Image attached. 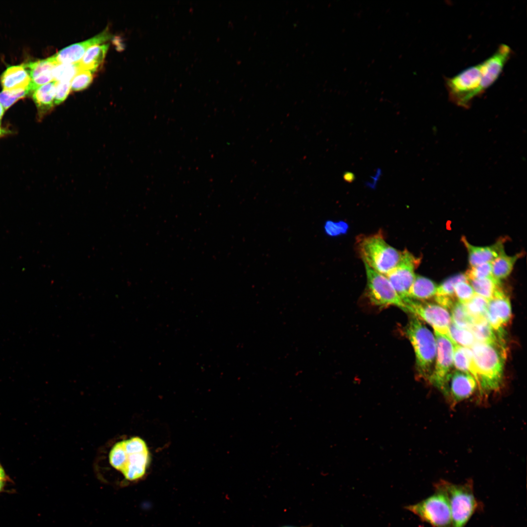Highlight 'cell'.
I'll list each match as a JSON object with an SVG mask.
<instances>
[{
	"instance_id": "cell-20",
	"label": "cell",
	"mask_w": 527,
	"mask_h": 527,
	"mask_svg": "<svg viewBox=\"0 0 527 527\" xmlns=\"http://www.w3.org/2000/svg\"><path fill=\"white\" fill-rule=\"evenodd\" d=\"M109 48V44H100L90 47L78 62L80 70L93 73L103 63Z\"/></svg>"
},
{
	"instance_id": "cell-21",
	"label": "cell",
	"mask_w": 527,
	"mask_h": 527,
	"mask_svg": "<svg viewBox=\"0 0 527 527\" xmlns=\"http://www.w3.org/2000/svg\"><path fill=\"white\" fill-rule=\"evenodd\" d=\"M437 286L430 279L415 275L414 281L409 289V297L411 300L424 301L435 296Z\"/></svg>"
},
{
	"instance_id": "cell-29",
	"label": "cell",
	"mask_w": 527,
	"mask_h": 527,
	"mask_svg": "<svg viewBox=\"0 0 527 527\" xmlns=\"http://www.w3.org/2000/svg\"><path fill=\"white\" fill-rule=\"evenodd\" d=\"M463 281L468 282L465 274H456L446 279L437 286L435 296L455 298L454 286L457 283Z\"/></svg>"
},
{
	"instance_id": "cell-8",
	"label": "cell",
	"mask_w": 527,
	"mask_h": 527,
	"mask_svg": "<svg viewBox=\"0 0 527 527\" xmlns=\"http://www.w3.org/2000/svg\"><path fill=\"white\" fill-rule=\"evenodd\" d=\"M367 279V294L371 303L376 306L393 305L407 312L406 304L384 275L374 271L365 264Z\"/></svg>"
},
{
	"instance_id": "cell-22",
	"label": "cell",
	"mask_w": 527,
	"mask_h": 527,
	"mask_svg": "<svg viewBox=\"0 0 527 527\" xmlns=\"http://www.w3.org/2000/svg\"><path fill=\"white\" fill-rule=\"evenodd\" d=\"M453 365L457 370L471 374L478 383L477 375L470 348L454 343Z\"/></svg>"
},
{
	"instance_id": "cell-31",
	"label": "cell",
	"mask_w": 527,
	"mask_h": 527,
	"mask_svg": "<svg viewBox=\"0 0 527 527\" xmlns=\"http://www.w3.org/2000/svg\"><path fill=\"white\" fill-rule=\"evenodd\" d=\"M30 93V91L26 89L3 90L0 93V103L6 110L17 101L25 97Z\"/></svg>"
},
{
	"instance_id": "cell-30",
	"label": "cell",
	"mask_w": 527,
	"mask_h": 527,
	"mask_svg": "<svg viewBox=\"0 0 527 527\" xmlns=\"http://www.w3.org/2000/svg\"><path fill=\"white\" fill-rule=\"evenodd\" d=\"M79 70L78 62L72 64H58L52 70L53 81L56 82L71 81Z\"/></svg>"
},
{
	"instance_id": "cell-6",
	"label": "cell",
	"mask_w": 527,
	"mask_h": 527,
	"mask_svg": "<svg viewBox=\"0 0 527 527\" xmlns=\"http://www.w3.org/2000/svg\"><path fill=\"white\" fill-rule=\"evenodd\" d=\"M404 508L432 527L452 526L448 499L440 482L434 485V492L432 495Z\"/></svg>"
},
{
	"instance_id": "cell-10",
	"label": "cell",
	"mask_w": 527,
	"mask_h": 527,
	"mask_svg": "<svg viewBox=\"0 0 527 527\" xmlns=\"http://www.w3.org/2000/svg\"><path fill=\"white\" fill-rule=\"evenodd\" d=\"M420 262L418 258L404 250L399 263L385 275L405 304L411 300L409 291L415 279L414 270Z\"/></svg>"
},
{
	"instance_id": "cell-24",
	"label": "cell",
	"mask_w": 527,
	"mask_h": 527,
	"mask_svg": "<svg viewBox=\"0 0 527 527\" xmlns=\"http://www.w3.org/2000/svg\"><path fill=\"white\" fill-rule=\"evenodd\" d=\"M520 253L514 256L507 255L505 251L491 262L492 274L496 279L501 281L511 273L516 261L521 257Z\"/></svg>"
},
{
	"instance_id": "cell-13",
	"label": "cell",
	"mask_w": 527,
	"mask_h": 527,
	"mask_svg": "<svg viewBox=\"0 0 527 527\" xmlns=\"http://www.w3.org/2000/svg\"><path fill=\"white\" fill-rule=\"evenodd\" d=\"M511 314L510 299L500 288L488 301L486 318L502 339H504L505 326L510 321Z\"/></svg>"
},
{
	"instance_id": "cell-11",
	"label": "cell",
	"mask_w": 527,
	"mask_h": 527,
	"mask_svg": "<svg viewBox=\"0 0 527 527\" xmlns=\"http://www.w3.org/2000/svg\"><path fill=\"white\" fill-rule=\"evenodd\" d=\"M480 389L475 379L470 374L459 370H452L441 391L449 405L454 407L471 398Z\"/></svg>"
},
{
	"instance_id": "cell-9",
	"label": "cell",
	"mask_w": 527,
	"mask_h": 527,
	"mask_svg": "<svg viewBox=\"0 0 527 527\" xmlns=\"http://www.w3.org/2000/svg\"><path fill=\"white\" fill-rule=\"evenodd\" d=\"M436 357L432 373L428 382L441 392L453 366L454 343L447 335L434 331Z\"/></svg>"
},
{
	"instance_id": "cell-41",
	"label": "cell",
	"mask_w": 527,
	"mask_h": 527,
	"mask_svg": "<svg viewBox=\"0 0 527 527\" xmlns=\"http://www.w3.org/2000/svg\"><path fill=\"white\" fill-rule=\"evenodd\" d=\"M280 527H311V525L303 526H284Z\"/></svg>"
},
{
	"instance_id": "cell-25",
	"label": "cell",
	"mask_w": 527,
	"mask_h": 527,
	"mask_svg": "<svg viewBox=\"0 0 527 527\" xmlns=\"http://www.w3.org/2000/svg\"><path fill=\"white\" fill-rule=\"evenodd\" d=\"M472 286L475 294L480 295L487 300H489L494 296L495 292L500 288V281L493 277L482 279H470L468 280Z\"/></svg>"
},
{
	"instance_id": "cell-34",
	"label": "cell",
	"mask_w": 527,
	"mask_h": 527,
	"mask_svg": "<svg viewBox=\"0 0 527 527\" xmlns=\"http://www.w3.org/2000/svg\"><path fill=\"white\" fill-rule=\"evenodd\" d=\"M467 280L470 279H482L493 277L491 262L484 263L475 266L471 267L465 274Z\"/></svg>"
},
{
	"instance_id": "cell-17",
	"label": "cell",
	"mask_w": 527,
	"mask_h": 527,
	"mask_svg": "<svg viewBox=\"0 0 527 527\" xmlns=\"http://www.w3.org/2000/svg\"><path fill=\"white\" fill-rule=\"evenodd\" d=\"M462 242L464 244L468 253V261L471 267L491 262L504 252V242L498 241L494 244L487 246H476L469 243L465 237H462Z\"/></svg>"
},
{
	"instance_id": "cell-28",
	"label": "cell",
	"mask_w": 527,
	"mask_h": 527,
	"mask_svg": "<svg viewBox=\"0 0 527 527\" xmlns=\"http://www.w3.org/2000/svg\"><path fill=\"white\" fill-rule=\"evenodd\" d=\"M488 300L476 294L464 304L466 310L474 320L486 318Z\"/></svg>"
},
{
	"instance_id": "cell-4",
	"label": "cell",
	"mask_w": 527,
	"mask_h": 527,
	"mask_svg": "<svg viewBox=\"0 0 527 527\" xmlns=\"http://www.w3.org/2000/svg\"><path fill=\"white\" fill-rule=\"evenodd\" d=\"M357 247L364 264L384 275L397 265L402 256V251L388 244L379 233L360 237Z\"/></svg>"
},
{
	"instance_id": "cell-32",
	"label": "cell",
	"mask_w": 527,
	"mask_h": 527,
	"mask_svg": "<svg viewBox=\"0 0 527 527\" xmlns=\"http://www.w3.org/2000/svg\"><path fill=\"white\" fill-rule=\"evenodd\" d=\"M93 80L92 73L85 70H79L71 81V89L74 91L85 89Z\"/></svg>"
},
{
	"instance_id": "cell-19",
	"label": "cell",
	"mask_w": 527,
	"mask_h": 527,
	"mask_svg": "<svg viewBox=\"0 0 527 527\" xmlns=\"http://www.w3.org/2000/svg\"><path fill=\"white\" fill-rule=\"evenodd\" d=\"M56 85V81H53L37 87L32 92V99L40 118L51 112L55 107Z\"/></svg>"
},
{
	"instance_id": "cell-42",
	"label": "cell",
	"mask_w": 527,
	"mask_h": 527,
	"mask_svg": "<svg viewBox=\"0 0 527 527\" xmlns=\"http://www.w3.org/2000/svg\"><path fill=\"white\" fill-rule=\"evenodd\" d=\"M4 481L0 480V492H1L4 487Z\"/></svg>"
},
{
	"instance_id": "cell-40",
	"label": "cell",
	"mask_w": 527,
	"mask_h": 527,
	"mask_svg": "<svg viewBox=\"0 0 527 527\" xmlns=\"http://www.w3.org/2000/svg\"><path fill=\"white\" fill-rule=\"evenodd\" d=\"M4 108L0 103V122L4 113Z\"/></svg>"
},
{
	"instance_id": "cell-37",
	"label": "cell",
	"mask_w": 527,
	"mask_h": 527,
	"mask_svg": "<svg viewBox=\"0 0 527 527\" xmlns=\"http://www.w3.org/2000/svg\"><path fill=\"white\" fill-rule=\"evenodd\" d=\"M0 480L5 481L8 480V477L6 475L3 468L0 465Z\"/></svg>"
},
{
	"instance_id": "cell-33",
	"label": "cell",
	"mask_w": 527,
	"mask_h": 527,
	"mask_svg": "<svg viewBox=\"0 0 527 527\" xmlns=\"http://www.w3.org/2000/svg\"><path fill=\"white\" fill-rule=\"evenodd\" d=\"M454 294L457 301L465 304L474 296L475 293L468 282L463 281L455 284Z\"/></svg>"
},
{
	"instance_id": "cell-3",
	"label": "cell",
	"mask_w": 527,
	"mask_h": 527,
	"mask_svg": "<svg viewBox=\"0 0 527 527\" xmlns=\"http://www.w3.org/2000/svg\"><path fill=\"white\" fill-rule=\"evenodd\" d=\"M405 332L414 349L418 375L428 382L432 373L436 357L435 336L422 320L412 314Z\"/></svg>"
},
{
	"instance_id": "cell-23",
	"label": "cell",
	"mask_w": 527,
	"mask_h": 527,
	"mask_svg": "<svg viewBox=\"0 0 527 527\" xmlns=\"http://www.w3.org/2000/svg\"><path fill=\"white\" fill-rule=\"evenodd\" d=\"M469 330L477 342L491 343L505 341L504 339L499 337L486 318L474 320Z\"/></svg>"
},
{
	"instance_id": "cell-1",
	"label": "cell",
	"mask_w": 527,
	"mask_h": 527,
	"mask_svg": "<svg viewBox=\"0 0 527 527\" xmlns=\"http://www.w3.org/2000/svg\"><path fill=\"white\" fill-rule=\"evenodd\" d=\"M481 396L499 390L503 382L507 358L505 341H476L470 348Z\"/></svg>"
},
{
	"instance_id": "cell-12",
	"label": "cell",
	"mask_w": 527,
	"mask_h": 527,
	"mask_svg": "<svg viewBox=\"0 0 527 527\" xmlns=\"http://www.w3.org/2000/svg\"><path fill=\"white\" fill-rule=\"evenodd\" d=\"M407 312L430 324L434 331L448 335L451 322L448 310L438 304L411 300L406 304Z\"/></svg>"
},
{
	"instance_id": "cell-26",
	"label": "cell",
	"mask_w": 527,
	"mask_h": 527,
	"mask_svg": "<svg viewBox=\"0 0 527 527\" xmlns=\"http://www.w3.org/2000/svg\"><path fill=\"white\" fill-rule=\"evenodd\" d=\"M450 309L451 322L460 328L469 330L474 320L468 313L464 304L457 301Z\"/></svg>"
},
{
	"instance_id": "cell-5",
	"label": "cell",
	"mask_w": 527,
	"mask_h": 527,
	"mask_svg": "<svg viewBox=\"0 0 527 527\" xmlns=\"http://www.w3.org/2000/svg\"><path fill=\"white\" fill-rule=\"evenodd\" d=\"M439 482L448 499L451 527H465L472 515L482 507V504L474 495L472 481L468 480L461 484L445 480Z\"/></svg>"
},
{
	"instance_id": "cell-39",
	"label": "cell",
	"mask_w": 527,
	"mask_h": 527,
	"mask_svg": "<svg viewBox=\"0 0 527 527\" xmlns=\"http://www.w3.org/2000/svg\"><path fill=\"white\" fill-rule=\"evenodd\" d=\"M8 133V132L7 130H6L5 129H4L2 128H1L0 127V137L5 135V134H7Z\"/></svg>"
},
{
	"instance_id": "cell-18",
	"label": "cell",
	"mask_w": 527,
	"mask_h": 527,
	"mask_svg": "<svg viewBox=\"0 0 527 527\" xmlns=\"http://www.w3.org/2000/svg\"><path fill=\"white\" fill-rule=\"evenodd\" d=\"M3 90L26 89L31 91V80L24 64L8 67L0 76Z\"/></svg>"
},
{
	"instance_id": "cell-2",
	"label": "cell",
	"mask_w": 527,
	"mask_h": 527,
	"mask_svg": "<svg viewBox=\"0 0 527 527\" xmlns=\"http://www.w3.org/2000/svg\"><path fill=\"white\" fill-rule=\"evenodd\" d=\"M150 459L147 444L139 437L116 443L109 454L110 465L130 481L139 480L144 476Z\"/></svg>"
},
{
	"instance_id": "cell-7",
	"label": "cell",
	"mask_w": 527,
	"mask_h": 527,
	"mask_svg": "<svg viewBox=\"0 0 527 527\" xmlns=\"http://www.w3.org/2000/svg\"><path fill=\"white\" fill-rule=\"evenodd\" d=\"M481 82L480 63L446 78V87L449 100L458 106L468 108L473 99L483 93Z\"/></svg>"
},
{
	"instance_id": "cell-35",
	"label": "cell",
	"mask_w": 527,
	"mask_h": 527,
	"mask_svg": "<svg viewBox=\"0 0 527 527\" xmlns=\"http://www.w3.org/2000/svg\"><path fill=\"white\" fill-rule=\"evenodd\" d=\"M348 229V224L344 221H326L324 225V233L328 236L335 237L346 234Z\"/></svg>"
},
{
	"instance_id": "cell-38",
	"label": "cell",
	"mask_w": 527,
	"mask_h": 527,
	"mask_svg": "<svg viewBox=\"0 0 527 527\" xmlns=\"http://www.w3.org/2000/svg\"><path fill=\"white\" fill-rule=\"evenodd\" d=\"M353 178L354 176H352V174L350 173H347L344 175L345 179L348 182L352 181V180H353Z\"/></svg>"
},
{
	"instance_id": "cell-36",
	"label": "cell",
	"mask_w": 527,
	"mask_h": 527,
	"mask_svg": "<svg viewBox=\"0 0 527 527\" xmlns=\"http://www.w3.org/2000/svg\"><path fill=\"white\" fill-rule=\"evenodd\" d=\"M71 81H65L56 82L54 100L55 106L60 105L67 98L71 89Z\"/></svg>"
},
{
	"instance_id": "cell-15",
	"label": "cell",
	"mask_w": 527,
	"mask_h": 527,
	"mask_svg": "<svg viewBox=\"0 0 527 527\" xmlns=\"http://www.w3.org/2000/svg\"><path fill=\"white\" fill-rule=\"evenodd\" d=\"M111 35L108 28L100 33L84 41L65 47L53 55L57 64H72L80 61L86 51L91 46L108 41Z\"/></svg>"
},
{
	"instance_id": "cell-14",
	"label": "cell",
	"mask_w": 527,
	"mask_h": 527,
	"mask_svg": "<svg viewBox=\"0 0 527 527\" xmlns=\"http://www.w3.org/2000/svg\"><path fill=\"white\" fill-rule=\"evenodd\" d=\"M511 54V48L506 44L502 43L492 55L480 63L483 93L498 80Z\"/></svg>"
},
{
	"instance_id": "cell-16",
	"label": "cell",
	"mask_w": 527,
	"mask_h": 527,
	"mask_svg": "<svg viewBox=\"0 0 527 527\" xmlns=\"http://www.w3.org/2000/svg\"><path fill=\"white\" fill-rule=\"evenodd\" d=\"M31 80V91L53 81L52 70L58 64L53 56L24 63Z\"/></svg>"
},
{
	"instance_id": "cell-27",
	"label": "cell",
	"mask_w": 527,
	"mask_h": 527,
	"mask_svg": "<svg viewBox=\"0 0 527 527\" xmlns=\"http://www.w3.org/2000/svg\"><path fill=\"white\" fill-rule=\"evenodd\" d=\"M448 336L458 345L469 348L476 342L469 330L460 328L452 322L448 327Z\"/></svg>"
}]
</instances>
